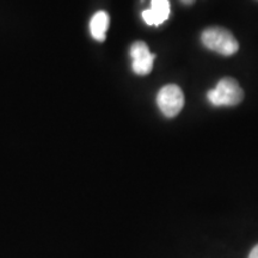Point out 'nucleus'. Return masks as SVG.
Segmentation results:
<instances>
[{
  "mask_svg": "<svg viewBox=\"0 0 258 258\" xmlns=\"http://www.w3.org/2000/svg\"><path fill=\"white\" fill-rule=\"evenodd\" d=\"M201 41L207 49L224 56L233 55L239 49V43L233 34L220 27L206 29L201 35Z\"/></svg>",
  "mask_w": 258,
  "mask_h": 258,
  "instance_id": "f257e3e1",
  "label": "nucleus"
},
{
  "mask_svg": "<svg viewBox=\"0 0 258 258\" xmlns=\"http://www.w3.org/2000/svg\"><path fill=\"white\" fill-rule=\"evenodd\" d=\"M208 101L214 106H234L244 99V90L233 78L221 79L217 88L207 93Z\"/></svg>",
  "mask_w": 258,
  "mask_h": 258,
  "instance_id": "f03ea898",
  "label": "nucleus"
},
{
  "mask_svg": "<svg viewBox=\"0 0 258 258\" xmlns=\"http://www.w3.org/2000/svg\"><path fill=\"white\" fill-rule=\"evenodd\" d=\"M157 104L164 116L169 118L176 117L184 106V95L179 86L169 84L158 92Z\"/></svg>",
  "mask_w": 258,
  "mask_h": 258,
  "instance_id": "7ed1b4c3",
  "label": "nucleus"
},
{
  "mask_svg": "<svg viewBox=\"0 0 258 258\" xmlns=\"http://www.w3.org/2000/svg\"><path fill=\"white\" fill-rule=\"evenodd\" d=\"M129 54H131L132 60H133L132 69H133L134 73L139 74V76H146L152 71L156 55L151 53L145 42H134L132 44Z\"/></svg>",
  "mask_w": 258,
  "mask_h": 258,
  "instance_id": "20e7f679",
  "label": "nucleus"
},
{
  "mask_svg": "<svg viewBox=\"0 0 258 258\" xmlns=\"http://www.w3.org/2000/svg\"><path fill=\"white\" fill-rule=\"evenodd\" d=\"M170 16L169 0H152L151 9L143 11V19L148 25H160Z\"/></svg>",
  "mask_w": 258,
  "mask_h": 258,
  "instance_id": "39448f33",
  "label": "nucleus"
},
{
  "mask_svg": "<svg viewBox=\"0 0 258 258\" xmlns=\"http://www.w3.org/2000/svg\"><path fill=\"white\" fill-rule=\"evenodd\" d=\"M110 24V17L105 11H98L90 21V32L96 41L103 42L106 37V31Z\"/></svg>",
  "mask_w": 258,
  "mask_h": 258,
  "instance_id": "423d86ee",
  "label": "nucleus"
},
{
  "mask_svg": "<svg viewBox=\"0 0 258 258\" xmlns=\"http://www.w3.org/2000/svg\"><path fill=\"white\" fill-rule=\"evenodd\" d=\"M249 258H258V245H256L252 249V251H251Z\"/></svg>",
  "mask_w": 258,
  "mask_h": 258,
  "instance_id": "0eeeda50",
  "label": "nucleus"
},
{
  "mask_svg": "<svg viewBox=\"0 0 258 258\" xmlns=\"http://www.w3.org/2000/svg\"><path fill=\"white\" fill-rule=\"evenodd\" d=\"M180 2L183 3V4H185V5H191L194 2H195V0H180Z\"/></svg>",
  "mask_w": 258,
  "mask_h": 258,
  "instance_id": "6e6552de",
  "label": "nucleus"
}]
</instances>
